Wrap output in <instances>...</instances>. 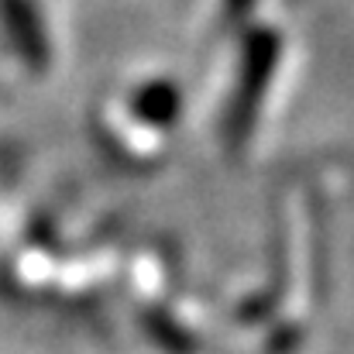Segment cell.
I'll use <instances>...</instances> for the list:
<instances>
[{"instance_id":"6da1fadb","label":"cell","mask_w":354,"mask_h":354,"mask_svg":"<svg viewBox=\"0 0 354 354\" xmlns=\"http://www.w3.org/2000/svg\"><path fill=\"white\" fill-rule=\"evenodd\" d=\"M0 10H3V17H7L10 38L21 45V52H24L35 66H41V59H45V45H41L38 21H35L28 0H0Z\"/></svg>"}]
</instances>
